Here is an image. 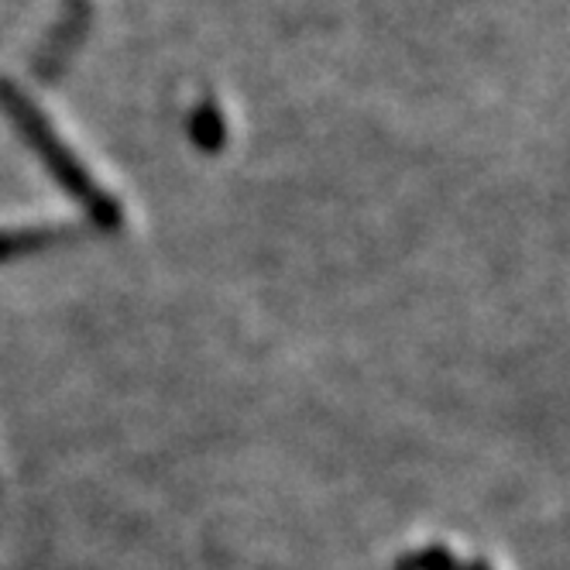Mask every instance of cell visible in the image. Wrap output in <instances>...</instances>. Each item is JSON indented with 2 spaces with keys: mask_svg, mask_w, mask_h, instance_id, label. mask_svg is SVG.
Returning <instances> with one entry per match:
<instances>
[{
  "mask_svg": "<svg viewBox=\"0 0 570 570\" xmlns=\"http://www.w3.org/2000/svg\"><path fill=\"white\" fill-rule=\"evenodd\" d=\"M0 107H4V114L14 120V128H18L21 138L31 145V151L49 166V173L56 176V183H59L62 189H69L72 196L83 199V207L94 214L97 224L117 227V224H120L117 203L87 176V169L79 166L76 155L59 141V135L52 131L49 120H46L42 114H38V107H35L14 83H8V79H0Z\"/></svg>",
  "mask_w": 570,
  "mask_h": 570,
  "instance_id": "6da1fadb",
  "label": "cell"
},
{
  "mask_svg": "<svg viewBox=\"0 0 570 570\" xmlns=\"http://www.w3.org/2000/svg\"><path fill=\"white\" fill-rule=\"evenodd\" d=\"M90 4L87 0H66V14L62 21L56 24L52 38H49V46L46 52L35 59V76L38 79H59V72L66 69V62L72 59V52L79 49V42H83V35L90 28Z\"/></svg>",
  "mask_w": 570,
  "mask_h": 570,
  "instance_id": "7a4b0ae2",
  "label": "cell"
},
{
  "mask_svg": "<svg viewBox=\"0 0 570 570\" xmlns=\"http://www.w3.org/2000/svg\"><path fill=\"white\" fill-rule=\"evenodd\" d=\"M189 135H193V141L203 148V151H217L220 145H224V117H220V110L207 100V104H199L196 110H193V120H189Z\"/></svg>",
  "mask_w": 570,
  "mask_h": 570,
  "instance_id": "3957f363",
  "label": "cell"
}]
</instances>
